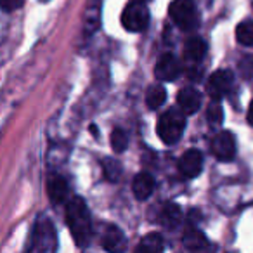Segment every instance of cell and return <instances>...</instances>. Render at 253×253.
<instances>
[{
	"label": "cell",
	"mask_w": 253,
	"mask_h": 253,
	"mask_svg": "<svg viewBox=\"0 0 253 253\" xmlns=\"http://www.w3.org/2000/svg\"><path fill=\"white\" fill-rule=\"evenodd\" d=\"M66 224L78 246H87L92 236V222L84 198L75 196L66 205Z\"/></svg>",
	"instance_id": "obj_1"
},
{
	"label": "cell",
	"mask_w": 253,
	"mask_h": 253,
	"mask_svg": "<svg viewBox=\"0 0 253 253\" xmlns=\"http://www.w3.org/2000/svg\"><path fill=\"white\" fill-rule=\"evenodd\" d=\"M186 116L187 115L180 108H170L160 116L156 132L165 144H175L182 137L184 128H186Z\"/></svg>",
	"instance_id": "obj_2"
},
{
	"label": "cell",
	"mask_w": 253,
	"mask_h": 253,
	"mask_svg": "<svg viewBox=\"0 0 253 253\" xmlns=\"http://www.w3.org/2000/svg\"><path fill=\"white\" fill-rule=\"evenodd\" d=\"M169 12L172 21L184 32H191L198 26V11L193 0H173Z\"/></svg>",
	"instance_id": "obj_3"
},
{
	"label": "cell",
	"mask_w": 253,
	"mask_h": 253,
	"mask_svg": "<svg viewBox=\"0 0 253 253\" xmlns=\"http://www.w3.org/2000/svg\"><path fill=\"white\" fill-rule=\"evenodd\" d=\"M122 25L128 32H144L149 25V11L144 5V2H134L126 5L125 11L122 12Z\"/></svg>",
	"instance_id": "obj_4"
},
{
	"label": "cell",
	"mask_w": 253,
	"mask_h": 253,
	"mask_svg": "<svg viewBox=\"0 0 253 253\" xmlns=\"http://www.w3.org/2000/svg\"><path fill=\"white\" fill-rule=\"evenodd\" d=\"M57 246V236L54 232V227L47 218L37 224L35 231H33V238H32V250L37 252H52Z\"/></svg>",
	"instance_id": "obj_5"
},
{
	"label": "cell",
	"mask_w": 253,
	"mask_h": 253,
	"mask_svg": "<svg viewBox=\"0 0 253 253\" xmlns=\"http://www.w3.org/2000/svg\"><path fill=\"white\" fill-rule=\"evenodd\" d=\"M232 82H234V77H232V73L229 70L215 71L210 77V80H208V94H210V97L218 101L224 95H227L232 87Z\"/></svg>",
	"instance_id": "obj_6"
},
{
	"label": "cell",
	"mask_w": 253,
	"mask_h": 253,
	"mask_svg": "<svg viewBox=\"0 0 253 253\" xmlns=\"http://www.w3.org/2000/svg\"><path fill=\"white\" fill-rule=\"evenodd\" d=\"M211 151H213L215 158L220 160V162H231L236 153L234 135L231 132H220V134H217L213 142H211Z\"/></svg>",
	"instance_id": "obj_7"
},
{
	"label": "cell",
	"mask_w": 253,
	"mask_h": 253,
	"mask_svg": "<svg viewBox=\"0 0 253 253\" xmlns=\"http://www.w3.org/2000/svg\"><path fill=\"white\" fill-rule=\"evenodd\" d=\"M201 169H203V155L198 149H187L182 156H180L179 162V170L184 177H193L200 175Z\"/></svg>",
	"instance_id": "obj_8"
},
{
	"label": "cell",
	"mask_w": 253,
	"mask_h": 253,
	"mask_svg": "<svg viewBox=\"0 0 253 253\" xmlns=\"http://www.w3.org/2000/svg\"><path fill=\"white\" fill-rule=\"evenodd\" d=\"M179 63H177L175 56H172V54H163L155 68L156 78L162 82H173L179 77Z\"/></svg>",
	"instance_id": "obj_9"
},
{
	"label": "cell",
	"mask_w": 253,
	"mask_h": 253,
	"mask_svg": "<svg viewBox=\"0 0 253 253\" xmlns=\"http://www.w3.org/2000/svg\"><path fill=\"white\" fill-rule=\"evenodd\" d=\"M177 104L186 115H194L201 106V94L193 87H186L177 94Z\"/></svg>",
	"instance_id": "obj_10"
},
{
	"label": "cell",
	"mask_w": 253,
	"mask_h": 253,
	"mask_svg": "<svg viewBox=\"0 0 253 253\" xmlns=\"http://www.w3.org/2000/svg\"><path fill=\"white\" fill-rule=\"evenodd\" d=\"M132 191H134V196L137 200H148L153 194V191H155V179L146 172L137 173L134 177V182H132Z\"/></svg>",
	"instance_id": "obj_11"
},
{
	"label": "cell",
	"mask_w": 253,
	"mask_h": 253,
	"mask_svg": "<svg viewBox=\"0 0 253 253\" xmlns=\"http://www.w3.org/2000/svg\"><path fill=\"white\" fill-rule=\"evenodd\" d=\"M47 194L54 205L63 203L68 198V184L61 175H50L47 179Z\"/></svg>",
	"instance_id": "obj_12"
},
{
	"label": "cell",
	"mask_w": 253,
	"mask_h": 253,
	"mask_svg": "<svg viewBox=\"0 0 253 253\" xmlns=\"http://www.w3.org/2000/svg\"><path fill=\"white\" fill-rule=\"evenodd\" d=\"M180 220H182V210H180L179 205L169 203L167 207H163L162 213H160V222H162L163 227L175 231L180 225Z\"/></svg>",
	"instance_id": "obj_13"
},
{
	"label": "cell",
	"mask_w": 253,
	"mask_h": 253,
	"mask_svg": "<svg viewBox=\"0 0 253 253\" xmlns=\"http://www.w3.org/2000/svg\"><path fill=\"white\" fill-rule=\"evenodd\" d=\"M184 246H186L187 250H191V252H201V250H207L208 246V239L205 238V234L201 231H198V229H187L186 232H184Z\"/></svg>",
	"instance_id": "obj_14"
},
{
	"label": "cell",
	"mask_w": 253,
	"mask_h": 253,
	"mask_svg": "<svg viewBox=\"0 0 253 253\" xmlns=\"http://www.w3.org/2000/svg\"><path fill=\"white\" fill-rule=\"evenodd\" d=\"M207 52V43H205L203 39L200 37H191L186 42V47H184V56H186L187 61L191 63H198L201 61V57Z\"/></svg>",
	"instance_id": "obj_15"
},
{
	"label": "cell",
	"mask_w": 253,
	"mask_h": 253,
	"mask_svg": "<svg viewBox=\"0 0 253 253\" xmlns=\"http://www.w3.org/2000/svg\"><path fill=\"white\" fill-rule=\"evenodd\" d=\"M125 245V238H123V232L120 231L116 225H109L106 229L104 236H102V246L108 252H116V250H122Z\"/></svg>",
	"instance_id": "obj_16"
},
{
	"label": "cell",
	"mask_w": 253,
	"mask_h": 253,
	"mask_svg": "<svg viewBox=\"0 0 253 253\" xmlns=\"http://www.w3.org/2000/svg\"><path fill=\"white\" fill-rule=\"evenodd\" d=\"M165 248V243H163V238L156 232L153 234L144 236V239L141 241L139 245V252H148V253H156V252H162Z\"/></svg>",
	"instance_id": "obj_17"
},
{
	"label": "cell",
	"mask_w": 253,
	"mask_h": 253,
	"mask_svg": "<svg viewBox=\"0 0 253 253\" xmlns=\"http://www.w3.org/2000/svg\"><path fill=\"white\" fill-rule=\"evenodd\" d=\"M167 99V92L162 85H153L149 87L148 94H146V104H148L149 109H156L165 102Z\"/></svg>",
	"instance_id": "obj_18"
},
{
	"label": "cell",
	"mask_w": 253,
	"mask_h": 253,
	"mask_svg": "<svg viewBox=\"0 0 253 253\" xmlns=\"http://www.w3.org/2000/svg\"><path fill=\"white\" fill-rule=\"evenodd\" d=\"M236 39L241 45H253V21H243L236 28Z\"/></svg>",
	"instance_id": "obj_19"
},
{
	"label": "cell",
	"mask_w": 253,
	"mask_h": 253,
	"mask_svg": "<svg viewBox=\"0 0 253 253\" xmlns=\"http://www.w3.org/2000/svg\"><path fill=\"white\" fill-rule=\"evenodd\" d=\"M104 175L108 180H111V182H115V180L120 179V173H122V165H120V162H116V160L109 158V160H104Z\"/></svg>",
	"instance_id": "obj_20"
},
{
	"label": "cell",
	"mask_w": 253,
	"mask_h": 253,
	"mask_svg": "<svg viewBox=\"0 0 253 253\" xmlns=\"http://www.w3.org/2000/svg\"><path fill=\"white\" fill-rule=\"evenodd\" d=\"M207 118H208V122H210L211 125H220L222 120H224V109H222L220 102L215 101V99H213V102L208 106Z\"/></svg>",
	"instance_id": "obj_21"
},
{
	"label": "cell",
	"mask_w": 253,
	"mask_h": 253,
	"mask_svg": "<svg viewBox=\"0 0 253 253\" xmlns=\"http://www.w3.org/2000/svg\"><path fill=\"white\" fill-rule=\"evenodd\" d=\"M111 148L115 153H123L126 149V135L122 128H115L111 134Z\"/></svg>",
	"instance_id": "obj_22"
},
{
	"label": "cell",
	"mask_w": 253,
	"mask_h": 253,
	"mask_svg": "<svg viewBox=\"0 0 253 253\" xmlns=\"http://www.w3.org/2000/svg\"><path fill=\"white\" fill-rule=\"evenodd\" d=\"M0 2H2V9L5 12H12L23 7V0H0Z\"/></svg>",
	"instance_id": "obj_23"
},
{
	"label": "cell",
	"mask_w": 253,
	"mask_h": 253,
	"mask_svg": "<svg viewBox=\"0 0 253 253\" xmlns=\"http://www.w3.org/2000/svg\"><path fill=\"white\" fill-rule=\"evenodd\" d=\"M248 123L253 125V101L250 102V108H248Z\"/></svg>",
	"instance_id": "obj_24"
},
{
	"label": "cell",
	"mask_w": 253,
	"mask_h": 253,
	"mask_svg": "<svg viewBox=\"0 0 253 253\" xmlns=\"http://www.w3.org/2000/svg\"><path fill=\"white\" fill-rule=\"evenodd\" d=\"M134 2H144L146 4V2H149V0H134Z\"/></svg>",
	"instance_id": "obj_25"
}]
</instances>
